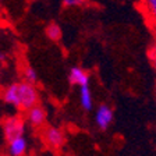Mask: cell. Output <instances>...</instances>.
<instances>
[{
    "label": "cell",
    "instance_id": "1",
    "mask_svg": "<svg viewBox=\"0 0 156 156\" xmlns=\"http://www.w3.org/2000/svg\"><path fill=\"white\" fill-rule=\"evenodd\" d=\"M2 99L4 103L14 106L20 110L28 112L39 102V92L35 85L28 82H14L2 91Z\"/></svg>",
    "mask_w": 156,
    "mask_h": 156
},
{
    "label": "cell",
    "instance_id": "2",
    "mask_svg": "<svg viewBox=\"0 0 156 156\" xmlns=\"http://www.w3.org/2000/svg\"><path fill=\"white\" fill-rule=\"evenodd\" d=\"M24 133H25V123H24V120L21 117L14 116L4 120L3 134H4V138L7 140V142L16 140V138H20V136H24Z\"/></svg>",
    "mask_w": 156,
    "mask_h": 156
},
{
    "label": "cell",
    "instance_id": "3",
    "mask_svg": "<svg viewBox=\"0 0 156 156\" xmlns=\"http://www.w3.org/2000/svg\"><path fill=\"white\" fill-rule=\"evenodd\" d=\"M43 142L52 148V149H58L64 144V133L57 127H46L42 131Z\"/></svg>",
    "mask_w": 156,
    "mask_h": 156
},
{
    "label": "cell",
    "instance_id": "4",
    "mask_svg": "<svg viewBox=\"0 0 156 156\" xmlns=\"http://www.w3.org/2000/svg\"><path fill=\"white\" fill-rule=\"evenodd\" d=\"M114 119V113L113 109L107 105H99L96 109V113H95V121H96V126L101 128V130H107L110 124L113 123Z\"/></svg>",
    "mask_w": 156,
    "mask_h": 156
},
{
    "label": "cell",
    "instance_id": "5",
    "mask_svg": "<svg viewBox=\"0 0 156 156\" xmlns=\"http://www.w3.org/2000/svg\"><path fill=\"white\" fill-rule=\"evenodd\" d=\"M46 119H48V113H46L45 109H43L42 106H39V105L34 106L32 109H29V110L27 112V121L32 127H35V128H39V127L45 126Z\"/></svg>",
    "mask_w": 156,
    "mask_h": 156
},
{
    "label": "cell",
    "instance_id": "6",
    "mask_svg": "<svg viewBox=\"0 0 156 156\" xmlns=\"http://www.w3.org/2000/svg\"><path fill=\"white\" fill-rule=\"evenodd\" d=\"M68 81L70 84L77 85V87L89 85V74L81 67H73L68 73Z\"/></svg>",
    "mask_w": 156,
    "mask_h": 156
},
{
    "label": "cell",
    "instance_id": "7",
    "mask_svg": "<svg viewBox=\"0 0 156 156\" xmlns=\"http://www.w3.org/2000/svg\"><path fill=\"white\" fill-rule=\"evenodd\" d=\"M27 148H28V142H27L25 136H20V138L10 141L7 151L10 156H25Z\"/></svg>",
    "mask_w": 156,
    "mask_h": 156
},
{
    "label": "cell",
    "instance_id": "8",
    "mask_svg": "<svg viewBox=\"0 0 156 156\" xmlns=\"http://www.w3.org/2000/svg\"><path fill=\"white\" fill-rule=\"evenodd\" d=\"M80 105L84 110H92L94 107V96L89 85L80 87Z\"/></svg>",
    "mask_w": 156,
    "mask_h": 156
},
{
    "label": "cell",
    "instance_id": "9",
    "mask_svg": "<svg viewBox=\"0 0 156 156\" xmlns=\"http://www.w3.org/2000/svg\"><path fill=\"white\" fill-rule=\"evenodd\" d=\"M146 17L151 23L156 24V0H141Z\"/></svg>",
    "mask_w": 156,
    "mask_h": 156
},
{
    "label": "cell",
    "instance_id": "10",
    "mask_svg": "<svg viewBox=\"0 0 156 156\" xmlns=\"http://www.w3.org/2000/svg\"><path fill=\"white\" fill-rule=\"evenodd\" d=\"M45 34L53 42H57V41L62 39V28H60L57 24H49L45 29Z\"/></svg>",
    "mask_w": 156,
    "mask_h": 156
},
{
    "label": "cell",
    "instance_id": "11",
    "mask_svg": "<svg viewBox=\"0 0 156 156\" xmlns=\"http://www.w3.org/2000/svg\"><path fill=\"white\" fill-rule=\"evenodd\" d=\"M23 78H24V82L35 85V82L38 81V73H36V70L32 68L31 66H27L23 70Z\"/></svg>",
    "mask_w": 156,
    "mask_h": 156
},
{
    "label": "cell",
    "instance_id": "12",
    "mask_svg": "<svg viewBox=\"0 0 156 156\" xmlns=\"http://www.w3.org/2000/svg\"><path fill=\"white\" fill-rule=\"evenodd\" d=\"M88 0H62L64 7H81L87 3Z\"/></svg>",
    "mask_w": 156,
    "mask_h": 156
},
{
    "label": "cell",
    "instance_id": "13",
    "mask_svg": "<svg viewBox=\"0 0 156 156\" xmlns=\"http://www.w3.org/2000/svg\"><path fill=\"white\" fill-rule=\"evenodd\" d=\"M149 58H151L152 66H153V68H155V71H156V41L153 42V45L151 46V49H149Z\"/></svg>",
    "mask_w": 156,
    "mask_h": 156
}]
</instances>
